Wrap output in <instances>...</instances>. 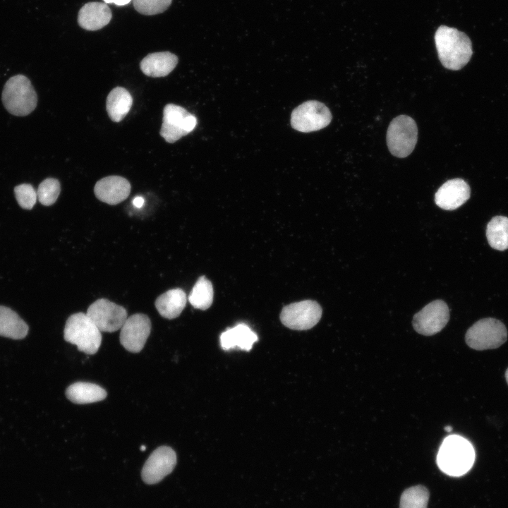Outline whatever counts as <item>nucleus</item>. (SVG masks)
<instances>
[{
	"mask_svg": "<svg viewBox=\"0 0 508 508\" xmlns=\"http://www.w3.org/2000/svg\"><path fill=\"white\" fill-rule=\"evenodd\" d=\"M434 38L439 59L446 68L460 70L470 61L473 54L472 43L464 32L441 25Z\"/></svg>",
	"mask_w": 508,
	"mask_h": 508,
	"instance_id": "f257e3e1",
	"label": "nucleus"
},
{
	"mask_svg": "<svg viewBox=\"0 0 508 508\" xmlns=\"http://www.w3.org/2000/svg\"><path fill=\"white\" fill-rule=\"evenodd\" d=\"M475 451L471 442L459 435H449L442 442L437 455V464L445 473L459 477L473 466Z\"/></svg>",
	"mask_w": 508,
	"mask_h": 508,
	"instance_id": "f03ea898",
	"label": "nucleus"
},
{
	"mask_svg": "<svg viewBox=\"0 0 508 508\" xmlns=\"http://www.w3.org/2000/svg\"><path fill=\"white\" fill-rule=\"evenodd\" d=\"M64 337L66 341L77 346L80 351L90 355L97 352L102 342L100 330L83 313L73 314L67 319Z\"/></svg>",
	"mask_w": 508,
	"mask_h": 508,
	"instance_id": "7ed1b4c3",
	"label": "nucleus"
},
{
	"mask_svg": "<svg viewBox=\"0 0 508 508\" xmlns=\"http://www.w3.org/2000/svg\"><path fill=\"white\" fill-rule=\"evenodd\" d=\"M2 101L6 110L13 115L24 116L36 107L37 96L30 80L25 75H17L6 83Z\"/></svg>",
	"mask_w": 508,
	"mask_h": 508,
	"instance_id": "20e7f679",
	"label": "nucleus"
},
{
	"mask_svg": "<svg viewBox=\"0 0 508 508\" xmlns=\"http://www.w3.org/2000/svg\"><path fill=\"white\" fill-rule=\"evenodd\" d=\"M507 339L505 325L499 320L488 318L474 323L466 332V344L475 350L496 349Z\"/></svg>",
	"mask_w": 508,
	"mask_h": 508,
	"instance_id": "39448f33",
	"label": "nucleus"
},
{
	"mask_svg": "<svg viewBox=\"0 0 508 508\" xmlns=\"http://www.w3.org/2000/svg\"><path fill=\"white\" fill-rule=\"evenodd\" d=\"M418 140L416 121L410 116L400 115L394 118L388 127L387 144L392 155L404 158L413 150Z\"/></svg>",
	"mask_w": 508,
	"mask_h": 508,
	"instance_id": "423d86ee",
	"label": "nucleus"
},
{
	"mask_svg": "<svg viewBox=\"0 0 508 508\" xmlns=\"http://www.w3.org/2000/svg\"><path fill=\"white\" fill-rule=\"evenodd\" d=\"M329 109L316 100L305 102L291 113V124L296 131L309 133L327 126L332 121Z\"/></svg>",
	"mask_w": 508,
	"mask_h": 508,
	"instance_id": "0eeeda50",
	"label": "nucleus"
},
{
	"mask_svg": "<svg viewBox=\"0 0 508 508\" xmlns=\"http://www.w3.org/2000/svg\"><path fill=\"white\" fill-rule=\"evenodd\" d=\"M197 119L183 107L168 104L163 109V123L160 135L169 143H174L190 133L196 126Z\"/></svg>",
	"mask_w": 508,
	"mask_h": 508,
	"instance_id": "6e6552de",
	"label": "nucleus"
},
{
	"mask_svg": "<svg viewBox=\"0 0 508 508\" xmlns=\"http://www.w3.org/2000/svg\"><path fill=\"white\" fill-rule=\"evenodd\" d=\"M322 308L318 303L306 300L286 306L280 314L284 325L295 330H306L314 327L320 320Z\"/></svg>",
	"mask_w": 508,
	"mask_h": 508,
	"instance_id": "1a4fd4ad",
	"label": "nucleus"
},
{
	"mask_svg": "<svg viewBox=\"0 0 508 508\" xmlns=\"http://www.w3.org/2000/svg\"><path fill=\"white\" fill-rule=\"evenodd\" d=\"M86 314L100 332H113L121 329L127 319L126 309L106 298L92 303Z\"/></svg>",
	"mask_w": 508,
	"mask_h": 508,
	"instance_id": "9d476101",
	"label": "nucleus"
},
{
	"mask_svg": "<svg viewBox=\"0 0 508 508\" xmlns=\"http://www.w3.org/2000/svg\"><path fill=\"white\" fill-rule=\"evenodd\" d=\"M449 319V311L446 303L442 300H435L414 315L413 326L418 333L430 336L441 331Z\"/></svg>",
	"mask_w": 508,
	"mask_h": 508,
	"instance_id": "9b49d317",
	"label": "nucleus"
},
{
	"mask_svg": "<svg viewBox=\"0 0 508 508\" xmlns=\"http://www.w3.org/2000/svg\"><path fill=\"white\" fill-rule=\"evenodd\" d=\"M151 321L147 315L136 313L127 318L120 332V342L128 351L138 353L150 334Z\"/></svg>",
	"mask_w": 508,
	"mask_h": 508,
	"instance_id": "f8f14e48",
	"label": "nucleus"
},
{
	"mask_svg": "<svg viewBox=\"0 0 508 508\" xmlns=\"http://www.w3.org/2000/svg\"><path fill=\"white\" fill-rule=\"evenodd\" d=\"M176 464L174 450L168 446L159 447L150 455L143 467V480L149 485L157 483L171 473Z\"/></svg>",
	"mask_w": 508,
	"mask_h": 508,
	"instance_id": "ddd939ff",
	"label": "nucleus"
},
{
	"mask_svg": "<svg viewBox=\"0 0 508 508\" xmlns=\"http://www.w3.org/2000/svg\"><path fill=\"white\" fill-rule=\"evenodd\" d=\"M468 184L461 179H454L442 184L435 195V202L440 208L454 210L461 206L470 198Z\"/></svg>",
	"mask_w": 508,
	"mask_h": 508,
	"instance_id": "4468645a",
	"label": "nucleus"
},
{
	"mask_svg": "<svg viewBox=\"0 0 508 508\" xmlns=\"http://www.w3.org/2000/svg\"><path fill=\"white\" fill-rule=\"evenodd\" d=\"M131 192L129 181L120 176H109L99 180L94 188L96 198L109 205H117L126 200Z\"/></svg>",
	"mask_w": 508,
	"mask_h": 508,
	"instance_id": "2eb2a0df",
	"label": "nucleus"
},
{
	"mask_svg": "<svg viewBox=\"0 0 508 508\" xmlns=\"http://www.w3.org/2000/svg\"><path fill=\"white\" fill-rule=\"evenodd\" d=\"M112 13L107 4L101 2H89L79 10L78 23L87 30H97L107 25Z\"/></svg>",
	"mask_w": 508,
	"mask_h": 508,
	"instance_id": "dca6fc26",
	"label": "nucleus"
},
{
	"mask_svg": "<svg viewBox=\"0 0 508 508\" xmlns=\"http://www.w3.org/2000/svg\"><path fill=\"white\" fill-rule=\"evenodd\" d=\"M178 57L169 52L147 54L140 63L143 73L149 77L160 78L169 75L176 66Z\"/></svg>",
	"mask_w": 508,
	"mask_h": 508,
	"instance_id": "f3484780",
	"label": "nucleus"
},
{
	"mask_svg": "<svg viewBox=\"0 0 508 508\" xmlns=\"http://www.w3.org/2000/svg\"><path fill=\"white\" fill-rule=\"evenodd\" d=\"M257 341V334L244 323L226 329L220 336V344L224 350L237 346L241 349L250 351Z\"/></svg>",
	"mask_w": 508,
	"mask_h": 508,
	"instance_id": "a211bd4d",
	"label": "nucleus"
},
{
	"mask_svg": "<svg viewBox=\"0 0 508 508\" xmlns=\"http://www.w3.org/2000/svg\"><path fill=\"white\" fill-rule=\"evenodd\" d=\"M186 301V295L182 289H173L158 296L155 304L161 316L171 320L179 316Z\"/></svg>",
	"mask_w": 508,
	"mask_h": 508,
	"instance_id": "6ab92c4d",
	"label": "nucleus"
},
{
	"mask_svg": "<svg viewBox=\"0 0 508 508\" xmlns=\"http://www.w3.org/2000/svg\"><path fill=\"white\" fill-rule=\"evenodd\" d=\"M66 395L74 404H85L104 399L107 397V392L96 384L77 382L68 387Z\"/></svg>",
	"mask_w": 508,
	"mask_h": 508,
	"instance_id": "aec40b11",
	"label": "nucleus"
},
{
	"mask_svg": "<svg viewBox=\"0 0 508 508\" xmlns=\"http://www.w3.org/2000/svg\"><path fill=\"white\" fill-rule=\"evenodd\" d=\"M133 104L130 92L122 87L112 89L107 97L106 109L114 122H120L129 112Z\"/></svg>",
	"mask_w": 508,
	"mask_h": 508,
	"instance_id": "412c9836",
	"label": "nucleus"
},
{
	"mask_svg": "<svg viewBox=\"0 0 508 508\" xmlns=\"http://www.w3.org/2000/svg\"><path fill=\"white\" fill-rule=\"evenodd\" d=\"M28 332L27 324L18 315L5 306H0V335L2 337L20 339Z\"/></svg>",
	"mask_w": 508,
	"mask_h": 508,
	"instance_id": "4be33fe9",
	"label": "nucleus"
},
{
	"mask_svg": "<svg viewBox=\"0 0 508 508\" xmlns=\"http://www.w3.org/2000/svg\"><path fill=\"white\" fill-rule=\"evenodd\" d=\"M486 237L489 245L497 250L508 248V217L495 216L488 222Z\"/></svg>",
	"mask_w": 508,
	"mask_h": 508,
	"instance_id": "5701e85b",
	"label": "nucleus"
},
{
	"mask_svg": "<svg viewBox=\"0 0 508 508\" xmlns=\"http://www.w3.org/2000/svg\"><path fill=\"white\" fill-rule=\"evenodd\" d=\"M213 296L212 283L205 276H202L193 287L188 296V301L195 308L206 310L211 306Z\"/></svg>",
	"mask_w": 508,
	"mask_h": 508,
	"instance_id": "b1692460",
	"label": "nucleus"
},
{
	"mask_svg": "<svg viewBox=\"0 0 508 508\" xmlns=\"http://www.w3.org/2000/svg\"><path fill=\"white\" fill-rule=\"evenodd\" d=\"M429 492L423 485H416L405 490L400 498L399 508H427Z\"/></svg>",
	"mask_w": 508,
	"mask_h": 508,
	"instance_id": "393cba45",
	"label": "nucleus"
},
{
	"mask_svg": "<svg viewBox=\"0 0 508 508\" xmlns=\"http://www.w3.org/2000/svg\"><path fill=\"white\" fill-rule=\"evenodd\" d=\"M61 191L59 181L53 178L44 179L38 186L37 196L39 202L45 206L53 205Z\"/></svg>",
	"mask_w": 508,
	"mask_h": 508,
	"instance_id": "a878e982",
	"label": "nucleus"
},
{
	"mask_svg": "<svg viewBox=\"0 0 508 508\" xmlns=\"http://www.w3.org/2000/svg\"><path fill=\"white\" fill-rule=\"evenodd\" d=\"M172 0H133L135 9L143 15L162 13L171 5Z\"/></svg>",
	"mask_w": 508,
	"mask_h": 508,
	"instance_id": "bb28decb",
	"label": "nucleus"
},
{
	"mask_svg": "<svg viewBox=\"0 0 508 508\" xmlns=\"http://www.w3.org/2000/svg\"><path fill=\"white\" fill-rule=\"evenodd\" d=\"M14 193L19 205L24 208L30 210L35 205L37 199V191L32 185L23 183L15 187Z\"/></svg>",
	"mask_w": 508,
	"mask_h": 508,
	"instance_id": "cd10ccee",
	"label": "nucleus"
},
{
	"mask_svg": "<svg viewBox=\"0 0 508 508\" xmlns=\"http://www.w3.org/2000/svg\"><path fill=\"white\" fill-rule=\"evenodd\" d=\"M107 4L114 3L116 6H124L131 2V0H104Z\"/></svg>",
	"mask_w": 508,
	"mask_h": 508,
	"instance_id": "c85d7f7f",
	"label": "nucleus"
},
{
	"mask_svg": "<svg viewBox=\"0 0 508 508\" xmlns=\"http://www.w3.org/2000/svg\"><path fill=\"white\" fill-rule=\"evenodd\" d=\"M143 203H144V199L140 196L135 197L133 200V205L138 208L141 207L143 206Z\"/></svg>",
	"mask_w": 508,
	"mask_h": 508,
	"instance_id": "c756f323",
	"label": "nucleus"
},
{
	"mask_svg": "<svg viewBox=\"0 0 508 508\" xmlns=\"http://www.w3.org/2000/svg\"><path fill=\"white\" fill-rule=\"evenodd\" d=\"M445 431L450 432L452 430V428L451 426H447L445 428Z\"/></svg>",
	"mask_w": 508,
	"mask_h": 508,
	"instance_id": "7c9ffc66",
	"label": "nucleus"
},
{
	"mask_svg": "<svg viewBox=\"0 0 508 508\" xmlns=\"http://www.w3.org/2000/svg\"><path fill=\"white\" fill-rule=\"evenodd\" d=\"M505 378H506V381L508 384V368L507 369L506 373H505Z\"/></svg>",
	"mask_w": 508,
	"mask_h": 508,
	"instance_id": "2f4dec72",
	"label": "nucleus"
},
{
	"mask_svg": "<svg viewBox=\"0 0 508 508\" xmlns=\"http://www.w3.org/2000/svg\"><path fill=\"white\" fill-rule=\"evenodd\" d=\"M145 449H146V448H145V447L144 445H142V446L140 447V449H141L142 451H144Z\"/></svg>",
	"mask_w": 508,
	"mask_h": 508,
	"instance_id": "473e14b6",
	"label": "nucleus"
}]
</instances>
